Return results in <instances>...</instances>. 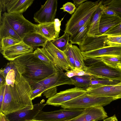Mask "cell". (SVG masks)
Instances as JSON below:
<instances>
[{
	"mask_svg": "<svg viewBox=\"0 0 121 121\" xmlns=\"http://www.w3.org/2000/svg\"><path fill=\"white\" fill-rule=\"evenodd\" d=\"M103 121H118V119L115 115H114L112 117L104 119Z\"/></svg>",
	"mask_w": 121,
	"mask_h": 121,
	"instance_id": "7dc6e473",
	"label": "cell"
},
{
	"mask_svg": "<svg viewBox=\"0 0 121 121\" xmlns=\"http://www.w3.org/2000/svg\"><path fill=\"white\" fill-rule=\"evenodd\" d=\"M121 53V46H107L86 52H82L84 60L104 56H118Z\"/></svg>",
	"mask_w": 121,
	"mask_h": 121,
	"instance_id": "2e32d148",
	"label": "cell"
},
{
	"mask_svg": "<svg viewBox=\"0 0 121 121\" xmlns=\"http://www.w3.org/2000/svg\"><path fill=\"white\" fill-rule=\"evenodd\" d=\"M36 32L51 41L59 38V34L55 30L54 22L37 24Z\"/></svg>",
	"mask_w": 121,
	"mask_h": 121,
	"instance_id": "ffe728a7",
	"label": "cell"
},
{
	"mask_svg": "<svg viewBox=\"0 0 121 121\" xmlns=\"http://www.w3.org/2000/svg\"><path fill=\"white\" fill-rule=\"evenodd\" d=\"M5 81V78L2 75L0 74V87H1L3 83Z\"/></svg>",
	"mask_w": 121,
	"mask_h": 121,
	"instance_id": "681fc988",
	"label": "cell"
},
{
	"mask_svg": "<svg viewBox=\"0 0 121 121\" xmlns=\"http://www.w3.org/2000/svg\"><path fill=\"white\" fill-rule=\"evenodd\" d=\"M11 69L14 70L17 73L18 71L12 61H10L7 63L5 67L2 68L0 70V74L2 75L5 78L8 72Z\"/></svg>",
	"mask_w": 121,
	"mask_h": 121,
	"instance_id": "8d00e7d4",
	"label": "cell"
},
{
	"mask_svg": "<svg viewBox=\"0 0 121 121\" xmlns=\"http://www.w3.org/2000/svg\"><path fill=\"white\" fill-rule=\"evenodd\" d=\"M44 52L58 71L71 70V67L64 52L57 48L50 41L48 40L43 47Z\"/></svg>",
	"mask_w": 121,
	"mask_h": 121,
	"instance_id": "52a82bcc",
	"label": "cell"
},
{
	"mask_svg": "<svg viewBox=\"0 0 121 121\" xmlns=\"http://www.w3.org/2000/svg\"><path fill=\"white\" fill-rule=\"evenodd\" d=\"M76 9L74 4L71 2H68L63 4L60 9L63 10L64 12H67L72 14L74 12Z\"/></svg>",
	"mask_w": 121,
	"mask_h": 121,
	"instance_id": "f35d334b",
	"label": "cell"
},
{
	"mask_svg": "<svg viewBox=\"0 0 121 121\" xmlns=\"http://www.w3.org/2000/svg\"><path fill=\"white\" fill-rule=\"evenodd\" d=\"M121 36V23L116 25L102 35Z\"/></svg>",
	"mask_w": 121,
	"mask_h": 121,
	"instance_id": "74e56055",
	"label": "cell"
},
{
	"mask_svg": "<svg viewBox=\"0 0 121 121\" xmlns=\"http://www.w3.org/2000/svg\"><path fill=\"white\" fill-rule=\"evenodd\" d=\"M107 117L103 107L98 106L84 108L80 115L68 121H97Z\"/></svg>",
	"mask_w": 121,
	"mask_h": 121,
	"instance_id": "4fadbf2b",
	"label": "cell"
},
{
	"mask_svg": "<svg viewBox=\"0 0 121 121\" xmlns=\"http://www.w3.org/2000/svg\"><path fill=\"white\" fill-rule=\"evenodd\" d=\"M33 53L36 57L45 64L50 65L52 64L45 53L43 48H37Z\"/></svg>",
	"mask_w": 121,
	"mask_h": 121,
	"instance_id": "1f68e13d",
	"label": "cell"
},
{
	"mask_svg": "<svg viewBox=\"0 0 121 121\" xmlns=\"http://www.w3.org/2000/svg\"><path fill=\"white\" fill-rule=\"evenodd\" d=\"M96 78L94 75L76 76L70 78L75 87L87 89L91 86V81Z\"/></svg>",
	"mask_w": 121,
	"mask_h": 121,
	"instance_id": "d4e9b609",
	"label": "cell"
},
{
	"mask_svg": "<svg viewBox=\"0 0 121 121\" xmlns=\"http://www.w3.org/2000/svg\"><path fill=\"white\" fill-rule=\"evenodd\" d=\"M101 2L102 0L87 1L77 8L66 24L64 33L70 36H73L80 27L92 18Z\"/></svg>",
	"mask_w": 121,
	"mask_h": 121,
	"instance_id": "3957f363",
	"label": "cell"
},
{
	"mask_svg": "<svg viewBox=\"0 0 121 121\" xmlns=\"http://www.w3.org/2000/svg\"><path fill=\"white\" fill-rule=\"evenodd\" d=\"M116 85H121V82H120L118 84H117Z\"/></svg>",
	"mask_w": 121,
	"mask_h": 121,
	"instance_id": "db71d44e",
	"label": "cell"
},
{
	"mask_svg": "<svg viewBox=\"0 0 121 121\" xmlns=\"http://www.w3.org/2000/svg\"><path fill=\"white\" fill-rule=\"evenodd\" d=\"M57 7V0H47L34 14L35 21L39 24L54 22Z\"/></svg>",
	"mask_w": 121,
	"mask_h": 121,
	"instance_id": "30bf717a",
	"label": "cell"
},
{
	"mask_svg": "<svg viewBox=\"0 0 121 121\" xmlns=\"http://www.w3.org/2000/svg\"><path fill=\"white\" fill-rule=\"evenodd\" d=\"M113 100L114 99L112 97L92 96L86 93L63 103L60 106L65 109H84L104 106Z\"/></svg>",
	"mask_w": 121,
	"mask_h": 121,
	"instance_id": "277c9868",
	"label": "cell"
},
{
	"mask_svg": "<svg viewBox=\"0 0 121 121\" xmlns=\"http://www.w3.org/2000/svg\"><path fill=\"white\" fill-rule=\"evenodd\" d=\"M120 61V63H121V53L118 56Z\"/></svg>",
	"mask_w": 121,
	"mask_h": 121,
	"instance_id": "f5cc1de1",
	"label": "cell"
},
{
	"mask_svg": "<svg viewBox=\"0 0 121 121\" xmlns=\"http://www.w3.org/2000/svg\"><path fill=\"white\" fill-rule=\"evenodd\" d=\"M17 74L14 70H11L8 73L6 77V84L8 86L13 87Z\"/></svg>",
	"mask_w": 121,
	"mask_h": 121,
	"instance_id": "d590c367",
	"label": "cell"
},
{
	"mask_svg": "<svg viewBox=\"0 0 121 121\" xmlns=\"http://www.w3.org/2000/svg\"><path fill=\"white\" fill-rule=\"evenodd\" d=\"M86 89L76 87L66 89L57 93L52 97L49 98L45 104L59 106L63 103L86 93Z\"/></svg>",
	"mask_w": 121,
	"mask_h": 121,
	"instance_id": "8fae6325",
	"label": "cell"
},
{
	"mask_svg": "<svg viewBox=\"0 0 121 121\" xmlns=\"http://www.w3.org/2000/svg\"><path fill=\"white\" fill-rule=\"evenodd\" d=\"M71 44L70 43H69L67 49L64 52L65 55L71 67V70H73L75 68V65L71 47Z\"/></svg>",
	"mask_w": 121,
	"mask_h": 121,
	"instance_id": "836d02e7",
	"label": "cell"
},
{
	"mask_svg": "<svg viewBox=\"0 0 121 121\" xmlns=\"http://www.w3.org/2000/svg\"><path fill=\"white\" fill-rule=\"evenodd\" d=\"M46 105L41 103L33 105L32 109L13 112L5 115L7 121H26L34 119Z\"/></svg>",
	"mask_w": 121,
	"mask_h": 121,
	"instance_id": "9a60e30c",
	"label": "cell"
},
{
	"mask_svg": "<svg viewBox=\"0 0 121 121\" xmlns=\"http://www.w3.org/2000/svg\"><path fill=\"white\" fill-rule=\"evenodd\" d=\"M0 14H1L2 11H5L6 9L5 0H0Z\"/></svg>",
	"mask_w": 121,
	"mask_h": 121,
	"instance_id": "f6af8a7d",
	"label": "cell"
},
{
	"mask_svg": "<svg viewBox=\"0 0 121 121\" xmlns=\"http://www.w3.org/2000/svg\"><path fill=\"white\" fill-rule=\"evenodd\" d=\"M98 58L106 64L113 67H117V64L120 63L118 56H107Z\"/></svg>",
	"mask_w": 121,
	"mask_h": 121,
	"instance_id": "f546056e",
	"label": "cell"
},
{
	"mask_svg": "<svg viewBox=\"0 0 121 121\" xmlns=\"http://www.w3.org/2000/svg\"><path fill=\"white\" fill-rule=\"evenodd\" d=\"M34 0H5L8 13L22 14L32 4Z\"/></svg>",
	"mask_w": 121,
	"mask_h": 121,
	"instance_id": "ac0fdd59",
	"label": "cell"
},
{
	"mask_svg": "<svg viewBox=\"0 0 121 121\" xmlns=\"http://www.w3.org/2000/svg\"><path fill=\"white\" fill-rule=\"evenodd\" d=\"M91 19L80 27L73 36H70L69 41L71 43L77 44L79 46L82 43L87 36Z\"/></svg>",
	"mask_w": 121,
	"mask_h": 121,
	"instance_id": "cb8c5ba5",
	"label": "cell"
},
{
	"mask_svg": "<svg viewBox=\"0 0 121 121\" xmlns=\"http://www.w3.org/2000/svg\"><path fill=\"white\" fill-rule=\"evenodd\" d=\"M121 23V18L117 15H109L102 13L99 26V36Z\"/></svg>",
	"mask_w": 121,
	"mask_h": 121,
	"instance_id": "d6986e66",
	"label": "cell"
},
{
	"mask_svg": "<svg viewBox=\"0 0 121 121\" xmlns=\"http://www.w3.org/2000/svg\"><path fill=\"white\" fill-rule=\"evenodd\" d=\"M121 82V81L117 80L95 78L91 81V86L94 85L98 84L101 86L116 85Z\"/></svg>",
	"mask_w": 121,
	"mask_h": 121,
	"instance_id": "f1b7e54d",
	"label": "cell"
},
{
	"mask_svg": "<svg viewBox=\"0 0 121 121\" xmlns=\"http://www.w3.org/2000/svg\"><path fill=\"white\" fill-rule=\"evenodd\" d=\"M65 84L73 85V83L70 78L66 76L65 73L63 71H58L30 86L32 90L40 86L44 87L46 90Z\"/></svg>",
	"mask_w": 121,
	"mask_h": 121,
	"instance_id": "9c48e42d",
	"label": "cell"
},
{
	"mask_svg": "<svg viewBox=\"0 0 121 121\" xmlns=\"http://www.w3.org/2000/svg\"><path fill=\"white\" fill-rule=\"evenodd\" d=\"M106 46H121V36H107Z\"/></svg>",
	"mask_w": 121,
	"mask_h": 121,
	"instance_id": "d6a6232c",
	"label": "cell"
},
{
	"mask_svg": "<svg viewBox=\"0 0 121 121\" xmlns=\"http://www.w3.org/2000/svg\"><path fill=\"white\" fill-rule=\"evenodd\" d=\"M85 71L97 78L121 81V69L111 67L101 60L87 66Z\"/></svg>",
	"mask_w": 121,
	"mask_h": 121,
	"instance_id": "8992f818",
	"label": "cell"
},
{
	"mask_svg": "<svg viewBox=\"0 0 121 121\" xmlns=\"http://www.w3.org/2000/svg\"><path fill=\"white\" fill-rule=\"evenodd\" d=\"M0 40L4 37H9L22 41V39L2 16H0Z\"/></svg>",
	"mask_w": 121,
	"mask_h": 121,
	"instance_id": "7402d4cb",
	"label": "cell"
},
{
	"mask_svg": "<svg viewBox=\"0 0 121 121\" xmlns=\"http://www.w3.org/2000/svg\"><path fill=\"white\" fill-rule=\"evenodd\" d=\"M102 14L109 15H117L114 11L105 8L103 6Z\"/></svg>",
	"mask_w": 121,
	"mask_h": 121,
	"instance_id": "ee69618b",
	"label": "cell"
},
{
	"mask_svg": "<svg viewBox=\"0 0 121 121\" xmlns=\"http://www.w3.org/2000/svg\"><path fill=\"white\" fill-rule=\"evenodd\" d=\"M107 36L102 35L98 37H86L79 46L82 52H86L97 49L106 46L105 42Z\"/></svg>",
	"mask_w": 121,
	"mask_h": 121,
	"instance_id": "e0dca14e",
	"label": "cell"
},
{
	"mask_svg": "<svg viewBox=\"0 0 121 121\" xmlns=\"http://www.w3.org/2000/svg\"><path fill=\"white\" fill-rule=\"evenodd\" d=\"M48 40L44 37L37 32H34L26 35L22 41L27 45L33 48L44 46Z\"/></svg>",
	"mask_w": 121,
	"mask_h": 121,
	"instance_id": "603a6c76",
	"label": "cell"
},
{
	"mask_svg": "<svg viewBox=\"0 0 121 121\" xmlns=\"http://www.w3.org/2000/svg\"><path fill=\"white\" fill-rule=\"evenodd\" d=\"M69 36L68 34L64 33L61 36L51 41L58 49L64 52L68 47L70 37Z\"/></svg>",
	"mask_w": 121,
	"mask_h": 121,
	"instance_id": "4316f807",
	"label": "cell"
},
{
	"mask_svg": "<svg viewBox=\"0 0 121 121\" xmlns=\"http://www.w3.org/2000/svg\"><path fill=\"white\" fill-rule=\"evenodd\" d=\"M45 90L44 87L42 86L38 87L32 90L30 94V99L32 100L36 97L41 96Z\"/></svg>",
	"mask_w": 121,
	"mask_h": 121,
	"instance_id": "ab89813d",
	"label": "cell"
},
{
	"mask_svg": "<svg viewBox=\"0 0 121 121\" xmlns=\"http://www.w3.org/2000/svg\"><path fill=\"white\" fill-rule=\"evenodd\" d=\"M103 7L114 11L121 18V0H102Z\"/></svg>",
	"mask_w": 121,
	"mask_h": 121,
	"instance_id": "83f0119b",
	"label": "cell"
},
{
	"mask_svg": "<svg viewBox=\"0 0 121 121\" xmlns=\"http://www.w3.org/2000/svg\"><path fill=\"white\" fill-rule=\"evenodd\" d=\"M17 71L30 86L58 71L52 64L47 65L34 55L33 52L20 56L12 61Z\"/></svg>",
	"mask_w": 121,
	"mask_h": 121,
	"instance_id": "7a4b0ae2",
	"label": "cell"
},
{
	"mask_svg": "<svg viewBox=\"0 0 121 121\" xmlns=\"http://www.w3.org/2000/svg\"><path fill=\"white\" fill-rule=\"evenodd\" d=\"M40 121V120H35V119H32V120H27V121Z\"/></svg>",
	"mask_w": 121,
	"mask_h": 121,
	"instance_id": "f907efd6",
	"label": "cell"
},
{
	"mask_svg": "<svg viewBox=\"0 0 121 121\" xmlns=\"http://www.w3.org/2000/svg\"><path fill=\"white\" fill-rule=\"evenodd\" d=\"M0 40V52L6 48L19 43L21 42L13 38L5 37Z\"/></svg>",
	"mask_w": 121,
	"mask_h": 121,
	"instance_id": "4dcf8cb0",
	"label": "cell"
},
{
	"mask_svg": "<svg viewBox=\"0 0 121 121\" xmlns=\"http://www.w3.org/2000/svg\"><path fill=\"white\" fill-rule=\"evenodd\" d=\"M32 89L28 81L18 72L13 87L5 84L4 100L0 112L5 115L32 109L30 98Z\"/></svg>",
	"mask_w": 121,
	"mask_h": 121,
	"instance_id": "6da1fadb",
	"label": "cell"
},
{
	"mask_svg": "<svg viewBox=\"0 0 121 121\" xmlns=\"http://www.w3.org/2000/svg\"><path fill=\"white\" fill-rule=\"evenodd\" d=\"M103 6L102 2L95 12L91 19L87 33L88 37H96L99 35V26Z\"/></svg>",
	"mask_w": 121,
	"mask_h": 121,
	"instance_id": "44dd1931",
	"label": "cell"
},
{
	"mask_svg": "<svg viewBox=\"0 0 121 121\" xmlns=\"http://www.w3.org/2000/svg\"><path fill=\"white\" fill-rule=\"evenodd\" d=\"M86 90V93L91 95L111 97L114 100L121 99V85L101 86L95 85L91 86Z\"/></svg>",
	"mask_w": 121,
	"mask_h": 121,
	"instance_id": "7c38bea8",
	"label": "cell"
},
{
	"mask_svg": "<svg viewBox=\"0 0 121 121\" xmlns=\"http://www.w3.org/2000/svg\"><path fill=\"white\" fill-rule=\"evenodd\" d=\"M117 67L118 68L121 69V63L118 64L117 65Z\"/></svg>",
	"mask_w": 121,
	"mask_h": 121,
	"instance_id": "816d5d0a",
	"label": "cell"
},
{
	"mask_svg": "<svg viewBox=\"0 0 121 121\" xmlns=\"http://www.w3.org/2000/svg\"><path fill=\"white\" fill-rule=\"evenodd\" d=\"M65 74L67 77L69 78L76 76L93 75L90 73L76 68L74 69L69 70L66 72Z\"/></svg>",
	"mask_w": 121,
	"mask_h": 121,
	"instance_id": "e575fe53",
	"label": "cell"
},
{
	"mask_svg": "<svg viewBox=\"0 0 121 121\" xmlns=\"http://www.w3.org/2000/svg\"><path fill=\"white\" fill-rule=\"evenodd\" d=\"M83 110V109L63 108L50 112H44L42 110L34 119L44 121H68L80 115Z\"/></svg>",
	"mask_w": 121,
	"mask_h": 121,
	"instance_id": "ba28073f",
	"label": "cell"
},
{
	"mask_svg": "<svg viewBox=\"0 0 121 121\" xmlns=\"http://www.w3.org/2000/svg\"><path fill=\"white\" fill-rule=\"evenodd\" d=\"M33 48L27 45L22 41L6 48L0 52L6 59L13 61L20 56L33 52Z\"/></svg>",
	"mask_w": 121,
	"mask_h": 121,
	"instance_id": "5bb4252c",
	"label": "cell"
},
{
	"mask_svg": "<svg viewBox=\"0 0 121 121\" xmlns=\"http://www.w3.org/2000/svg\"><path fill=\"white\" fill-rule=\"evenodd\" d=\"M6 81L3 83L2 86L0 87V109L1 107L3 104L4 94Z\"/></svg>",
	"mask_w": 121,
	"mask_h": 121,
	"instance_id": "b9f144b4",
	"label": "cell"
},
{
	"mask_svg": "<svg viewBox=\"0 0 121 121\" xmlns=\"http://www.w3.org/2000/svg\"><path fill=\"white\" fill-rule=\"evenodd\" d=\"M57 87H56L45 90L43 92V95L46 98H50L54 95L56 93Z\"/></svg>",
	"mask_w": 121,
	"mask_h": 121,
	"instance_id": "60d3db41",
	"label": "cell"
},
{
	"mask_svg": "<svg viewBox=\"0 0 121 121\" xmlns=\"http://www.w3.org/2000/svg\"><path fill=\"white\" fill-rule=\"evenodd\" d=\"M64 18L60 20L58 18H55L54 20V24L56 31L58 34H59L60 30V26L61 25V22L62 21Z\"/></svg>",
	"mask_w": 121,
	"mask_h": 121,
	"instance_id": "7bdbcfd3",
	"label": "cell"
},
{
	"mask_svg": "<svg viewBox=\"0 0 121 121\" xmlns=\"http://www.w3.org/2000/svg\"><path fill=\"white\" fill-rule=\"evenodd\" d=\"M71 47L75 61V68L85 71L87 67L86 65L81 52L77 46L71 43Z\"/></svg>",
	"mask_w": 121,
	"mask_h": 121,
	"instance_id": "484cf974",
	"label": "cell"
},
{
	"mask_svg": "<svg viewBox=\"0 0 121 121\" xmlns=\"http://www.w3.org/2000/svg\"><path fill=\"white\" fill-rule=\"evenodd\" d=\"M0 121H7L5 115L0 112Z\"/></svg>",
	"mask_w": 121,
	"mask_h": 121,
	"instance_id": "c3c4849f",
	"label": "cell"
},
{
	"mask_svg": "<svg viewBox=\"0 0 121 121\" xmlns=\"http://www.w3.org/2000/svg\"><path fill=\"white\" fill-rule=\"evenodd\" d=\"M2 16L22 40L27 34L36 32L37 24L27 20L22 14L4 12Z\"/></svg>",
	"mask_w": 121,
	"mask_h": 121,
	"instance_id": "5b68a950",
	"label": "cell"
},
{
	"mask_svg": "<svg viewBox=\"0 0 121 121\" xmlns=\"http://www.w3.org/2000/svg\"><path fill=\"white\" fill-rule=\"evenodd\" d=\"M73 1L76 7L77 8L87 0H73Z\"/></svg>",
	"mask_w": 121,
	"mask_h": 121,
	"instance_id": "bcb514c9",
	"label": "cell"
}]
</instances>
